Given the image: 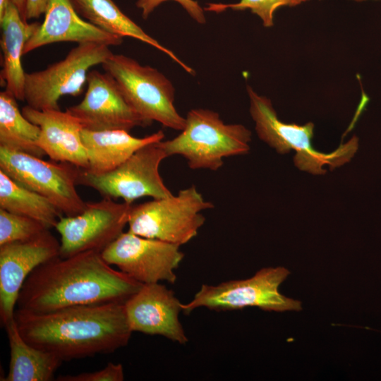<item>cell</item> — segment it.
I'll return each instance as SVG.
<instances>
[{"instance_id": "obj_1", "label": "cell", "mask_w": 381, "mask_h": 381, "mask_svg": "<svg viewBox=\"0 0 381 381\" xmlns=\"http://www.w3.org/2000/svg\"><path fill=\"white\" fill-rule=\"evenodd\" d=\"M143 284L111 267L101 252L89 250L39 265L23 285L17 306L40 313L75 306L125 303Z\"/></svg>"}, {"instance_id": "obj_2", "label": "cell", "mask_w": 381, "mask_h": 381, "mask_svg": "<svg viewBox=\"0 0 381 381\" xmlns=\"http://www.w3.org/2000/svg\"><path fill=\"white\" fill-rule=\"evenodd\" d=\"M14 320L28 343L63 361L113 352L127 345L133 332L122 303L75 306L40 313L17 308Z\"/></svg>"}, {"instance_id": "obj_3", "label": "cell", "mask_w": 381, "mask_h": 381, "mask_svg": "<svg viewBox=\"0 0 381 381\" xmlns=\"http://www.w3.org/2000/svg\"><path fill=\"white\" fill-rule=\"evenodd\" d=\"M251 132L241 124H226L214 111L194 109L189 111L181 133L159 142L167 157L179 155L192 169L217 171L223 158L247 154Z\"/></svg>"}, {"instance_id": "obj_4", "label": "cell", "mask_w": 381, "mask_h": 381, "mask_svg": "<svg viewBox=\"0 0 381 381\" xmlns=\"http://www.w3.org/2000/svg\"><path fill=\"white\" fill-rule=\"evenodd\" d=\"M247 92L250 99V113L260 139L280 154L294 150L296 153L294 162L300 170L323 175L327 172L323 169L324 165H329L332 170L349 162L356 154L358 148V138L356 135L332 152L315 150L311 143L314 129L312 122L305 125L284 123L278 119L270 99L258 95L249 85Z\"/></svg>"}, {"instance_id": "obj_5", "label": "cell", "mask_w": 381, "mask_h": 381, "mask_svg": "<svg viewBox=\"0 0 381 381\" xmlns=\"http://www.w3.org/2000/svg\"><path fill=\"white\" fill-rule=\"evenodd\" d=\"M102 66L114 78L128 104L143 119L176 131L183 129L186 118L177 111L174 87L164 74L132 58L113 53Z\"/></svg>"}, {"instance_id": "obj_6", "label": "cell", "mask_w": 381, "mask_h": 381, "mask_svg": "<svg viewBox=\"0 0 381 381\" xmlns=\"http://www.w3.org/2000/svg\"><path fill=\"white\" fill-rule=\"evenodd\" d=\"M213 207L214 205L205 200L192 186L179 190L176 195L132 205L128 231L181 246L196 236L203 225L205 217L200 212Z\"/></svg>"}, {"instance_id": "obj_7", "label": "cell", "mask_w": 381, "mask_h": 381, "mask_svg": "<svg viewBox=\"0 0 381 381\" xmlns=\"http://www.w3.org/2000/svg\"><path fill=\"white\" fill-rule=\"evenodd\" d=\"M290 274L284 267H266L243 280H232L212 286L202 284L191 301L181 305L189 315L193 310L205 307L215 311L258 307L265 311H300L301 303L279 293V285Z\"/></svg>"}, {"instance_id": "obj_8", "label": "cell", "mask_w": 381, "mask_h": 381, "mask_svg": "<svg viewBox=\"0 0 381 381\" xmlns=\"http://www.w3.org/2000/svg\"><path fill=\"white\" fill-rule=\"evenodd\" d=\"M111 54L109 46L106 44H78L62 60L45 69L26 73L24 86L26 105L40 111L60 109V98L64 95H79L90 68L102 65Z\"/></svg>"}, {"instance_id": "obj_9", "label": "cell", "mask_w": 381, "mask_h": 381, "mask_svg": "<svg viewBox=\"0 0 381 381\" xmlns=\"http://www.w3.org/2000/svg\"><path fill=\"white\" fill-rule=\"evenodd\" d=\"M80 169L69 162L45 161L0 147V170L50 200L65 216H75L85 208L76 190Z\"/></svg>"}, {"instance_id": "obj_10", "label": "cell", "mask_w": 381, "mask_h": 381, "mask_svg": "<svg viewBox=\"0 0 381 381\" xmlns=\"http://www.w3.org/2000/svg\"><path fill=\"white\" fill-rule=\"evenodd\" d=\"M168 157L159 142L138 150L116 169L94 174L81 169L78 185L90 187L103 198H121L128 204L143 197L153 199L172 195L159 171L162 161Z\"/></svg>"}, {"instance_id": "obj_11", "label": "cell", "mask_w": 381, "mask_h": 381, "mask_svg": "<svg viewBox=\"0 0 381 381\" xmlns=\"http://www.w3.org/2000/svg\"><path fill=\"white\" fill-rule=\"evenodd\" d=\"M132 205L103 198L86 202L85 210L75 216L61 217L55 226L61 236L59 256L102 252L123 232Z\"/></svg>"}, {"instance_id": "obj_12", "label": "cell", "mask_w": 381, "mask_h": 381, "mask_svg": "<svg viewBox=\"0 0 381 381\" xmlns=\"http://www.w3.org/2000/svg\"><path fill=\"white\" fill-rule=\"evenodd\" d=\"M179 245L145 238L128 230L102 252L104 260L142 284L167 281L174 284V270L184 254Z\"/></svg>"}, {"instance_id": "obj_13", "label": "cell", "mask_w": 381, "mask_h": 381, "mask_svg": "<svg viewBox=\"0 0 381 381\" xmlns=\"http://www.w3.org/2000/svg\"><path fill=\"white\" fill-rule=\"evenodd\" d=\"M86 83L83 100L66 109L79 121L83 129L129 131L151 124L131 107L116 81L107 73L90 71Z\"/></svg>"}, {"instance_id": "obj_14", "label": "cell", "mask_w": 381, "mask_h": 381, "mask_svg": "<svg viewBox=\"0 0 381 381\" xmlns=\"http://www.w3.org/2000/svg\"><path fill=\"white\" fill-rule=\"evenodd\" d=\"M60 243L47 230L35 238L0 246V318L4 327L14 319L23 285L39 265L59 256Z\"/></svg>"}, {"instance_id": "obj_15", "label": "cell", "mask_w": 381, "mask_h": 381, "mask_svg": "<svg viewBox=\"0 0 381 381\" xmlns=\"http://www.w3.org/2000/svg\"><path fill=\"white\" fill-rule=\"evenodd\" d=\"M181 305L174 293L159 282L143 284L124 303L132 332L160 335L185 344L188 339L179 319Z\"/></svg>"}, {"instance_id": "obj_16", "label": "cell", "mask_w": 381, "mask_h": 381, "mask_svg": "<svg viewBox=\"0 0 381 381\" xmlns=\"http://www.w3.org/2000/svg\"><path fill=\"white\" fill-rule=\"evenodd\" d=\"M94 42L119 45L123 37L108 33L83 19L71 0H49L44 19L26 42L23 54L56 42Z\"/></svg>"}, {"instance_id": "obj_17", "label": "cell", "mask_w": 381, "mask_h": 381, "mask_svg": "<svg viewBox=\"0 0 381 381\" xmlns=\"http://www.w3.org/2000/svg\"><path fill=\"white\" fill-rule=\"evenodd\" d=\"M21 111L25 118L40 128L37 145L52 160L88 169L81 136L83 127L75 117L67 111H40L28 105Z\"/></svg>"}, {"instance_id": "obj_18", "label": "cell", "mask_w": 381, "mask_h": 381, "mask_svg": "<svg viewBox=\"0 0 381 381\" xmlns=\"http://www.w3.org/2000/svg\"><path fill=\"white\" fill-rule=\"evenodd\" d=\"M124 130L93 131L82 130L90 173L102 174L118 167L141 147L162 141L164 133L158 131L144 138L132 136Z\"/></svg>"}, {"instance_id": "obj_19", "label": "cell", "mask_w": 381, "mask_h": 381, "mask_svg": "<svg viewBox=\"0 0 381 381\" xmlns=\"http://www.w3.org/2000/svg\"><path fill=\"white\" fill-rule=\"evenodd\" d=\"M1 28V48L3 64L1 81L5 90L17 100L24 101L26 73L22 66L25 45L40 27L37 22L28 23L22 17L13 1L0 18Z\"/></svg>"}, {"instance_id": "obj_20", "label": "cell", "mask_w": 381, "mask_h": 381, "mask_svg": "<svg viewBox=\"0 0 381 381\" xmlns=\"http://www.w3.org/2000/svg\"><path fill=\"white\" fill-rule=\"evenodd\" d=\"M78 14L101 30L121 37H130L160 50L179 64L184 71H195L181 61L171 50L147 34L125 15L112 0H71Z\"/></svg>"}, {"instance_id": "obj_21", "label": "cell", "mask_w": 381, "mask_h": 381, "mask_svg": "<svg viewBox=\"0 0 381 381\" xmlns=\"http://www.w3.org/2000/svg\"><path fill=\"white\" fill-rule=\"evenodd\" d=\"M9 343L10 362L4 381H50L63 361L55 354L28 343L15 320L4 326Z\"/></svg>"}, {"instance_id": "obj_22", "label": "cell", "mask_w": 381, "mask_h": 381, "mask_svg": "<svg viewBox=\"0 0 381 381\" xmlns=\"http://www.w3.org/2000/svg\"><path fill=\"white\" fill-rule=\"evenodd\" d=\"M16 100L5 90L0 92V147L42 158L37 143L40 128L25 117Z\"/></svg>"}, {"instance_id": "obj_23", "label": "cell", "mask_w": 381, "mask_h": 381, "mask_svg": "<svg viewBox=\"0 0 381 381\" xmlns=\"http://www.w3.org/2000/svg\"><path fill=\"white\" fill-rule=\"evenodd\" d=\"M0 208L55 228L62 212L50 200L18 183L0 170Z\"/></svg>"}, {"instance_id": "obj_24", "label": "cell", "mask_w": 381, "mask_h": 381, "mask_svg": "<svg viewBox=\"0 0 381 381\" xmlns=\"http://www.w3.org/2000/svg\"><path fill=\"white\" fill-rule=\"evenodd\" d=\"M47 230L49 229L37 220L0 208V246L29 241Z\"/></svg>"}, {"instance_id": "obj_25", "label": "cell", "mask_w": 381, "mask_h": 381, "mask_svg": "<svg viewBox=\"0 0 381 381\" xmlns=\"http://www.w3.org/2000/svg\"><path fill=\"white\" fill-rule=\"evenodd\" d=\"M309 0H240L233 4L208 3L204 8L207 11L223 12L227 9L243 11L249 9L262 20L263 26H273L274 13L282 6H296Z\"/></svg>"}, {"instance_id": "obj_26", "label": "cell", "mask_w": 381, "mask_h": 381, "mask_svg": "<svg viewBox=\"0 0 381 381\" xmlns=\"http://www.w3.org/2000/svg\"><path fill=\"white\" fill-rule=\"evenodd\" d=\"M123 368L121 363H109L104 368L77 375H60L59 381H123Z\"/></svg>"}, {"instance_id": "obj_27", "label": "cell", "mask_w": 381, "mask_h": 381, "mask_svg": "<svg viewBox=\"0 0 381 381\" xmlns=\"http://www.w3.org/2000/svg\"><path fill=\"white\" fill-rule=\"evenodd\" d=\"M167 1L179 3L194 20L200 24L205 23L203 8L195 0H138L136 6L141 10L143 18L146 19L159 5Z\"/></svg>"}, {"instance_id": "obj_28", "label": "cell", "mask_w": 381, "mask_h": 381, "mask_svg": "<svg viewBox=\"0 0 381 381\" xmlns=\"http://www.w3.org/2000/svg\"><path fill=\"white\" fill-rule=\"evenodd\" d=\"M49 2V0H25V20L38 18L42 14H44Z\"/></svg>"}, {"instance_id": "obj_29", "label": "cell", "mask_w": 381, "mask_h": 381, "mask_svg": "<svg viewBox=\"0 0 381 381\" xmlns=\"http://www.w3.org/2000/svg\"><path fill=\"white\" fill-rule=\"evenodd\" d=\"M13 4L18 8L21 17L25 19V0H12ZM26 21V20H25Z\"/></svg>"}, {"instance_id": "obj_30", "label": "cell", "mask_w": 381, "mask_h": 381, "mask_svg": "<svg viewBox=\"0 0 381 381\" xmlns=\"http://www.w3.org/2000/svg\"><path fill=\"white\" fill-rule=\"evenodd\" d=\"M12 0H0V18L4 15L6 8Z\"/></svg>"}, {"instance_id": "obj_31", "label": "cell", "mask_w": 381, "mask_h": 381, "mask_svg": "<svg viewBox=\"0 0 381 381\" xmlns=\"http://www.w3.org/2000/svg\"><path fill=\"white\" fill-rule=\"evenodd\" d=\"M354 1H362V0H354Z\"/></svg>"}]
</instances>
